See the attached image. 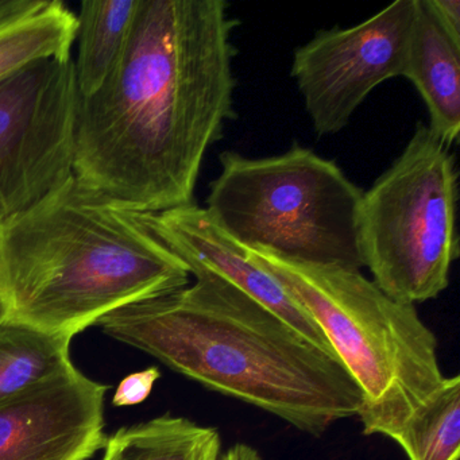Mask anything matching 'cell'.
<instances>
[{"mask_svg": "<svg viewBox=\"0 0 460 460\" xmlns=\"http://www.w3.org/2000/svg\"><path fill=\"white\" fill-rule=\"evenodd\" d=\"M160 378V368L155 366L130 374L118 385L112 403L120 408L139 405L149 398L155 382Z\"/></svg>", "mask_w": 460, "mask_h": 460, "instance_id": "cell-17", "label": "cell"}, {"mask_svg": "<svg viewBox=\"0 0 460 460\" xmlns=\"http://www.w3.org/2000/svg\"><path fill=\"white\" fill-rule=\"evenodd\" d=\"M414 12L416 0H397L352 28L317 31L295 50L290 76L317 136L343 130L378 85L403 77Z\"/></svg>", "mask_w": 460, "mask_h": 460, "instance_id": "cell-8", "label": "cell"}, {"mask_svg": "<svg viewBox=\"0 0 460 460\" xmlns=\"http://www.w3.org/2000/svg\"><path fill=\"white\" fill-rule=\"evenodd\" d=\"M109 386L76 367L0 402V460H88L104 448Z\"/></svg>", "mask_w": 460, "mask_h": 460, "instance_id": "cell-9", "label": "cell"}, {"mask_svg": "<svg viewBox=\"0 0 460 460\" xmlns=\"http://www.w3.org/2000/svg\"><path fill=\"white\" fill-rule=\"evenodd\" d=\"M71 341L0 317V402L72 370Z\"/></svg>", "mask_w": 460, "mask_h": 460, "instance_id": "cell-15", "label": "cell"}, {"mask_svg": "<svg viewBox=\"0 0 460 460\" xmlns=\"http://www.w3.org/2000/svg\"><path fill=\"white\" fill-rule=\"evenodd\" d=\"M441 28L460 45V0H427Z\"/></svg>", "mask_w": 460, "mask_h": 460, "instance_id": "cell-18", "label": "cell"}, {"mask_svg": "<svg viewBox=\"0 0 460 460\" xmlns=\"http://www.w3.org/2000/svg\"><path fill=\"white\" fill-rule=\"evenodd\" d=\"M39 0H0V21L36 6Z\"/></svg>", "mask_w": 460, "mask_h": 460, "instance_id": "cell-20", "label": "cell"}, {"mask_svg": "<svg viewBox=\"0 0 460 460\" xmlns=\"http://www.w3.org/2000/svg\"><path fill=\"white\" fill-rule=\"evenodd\" d=\"M207 211L243 247L312 265L360 271L358 209L363 192L333 161L293 144L288 152L219 155Z\"/></svg>", "mask_w": 460, "mask_h": 460, "instance_id": "cell-5", "label": "cell"}, {"mask_svg": "<svg viewBox=\"0 0 460 460\" xmlns=\"http://www.w3.org/2000/svg\"><path fill=\"white\" fill-rule=\"evenodd\" d=\"M145 225L72 177L0 222V317L74 339L104 316L190 285Z\"/></svg>", "mask_w": 460, "mask_h": 460, "instance_id": "cell-3", "label": "cell"}, {"mask_svg": "<svg viewBox=\"0 0 460 460\" xmlns=\"http://www.w3.org/2000/svg\"><path fill=\"white\" fill-rule=\"evenodd\" d=\"M139 0H85L77 15L79 53L75 61L80 98L101 88L128 42Z\"/></svg>", "mask_w": 460, "mask_h": 460, "instance_id": "cell-14", "label": "cell"}, {"mask_svg": "<svg viewBox=\"0 0 460 460\" xmlns=\"http://www.w3.org/2000/svg\"><path fill=\"white\" fill-rule=\"evenodd\" d=\"M225 0H139L128 42L96 93L80 98L75 177L118 206H195L209 147L236 119Z\"/></svg>", "mask_w": 460, "mask_h": 460, "instance_id": "cell-1", "label": "cell"}, {"mask_svg": "<svg viewBox=\"0 0 460 460\" xmlns=\"http://www.w3.org/2000/svg\"><path fill=\"white\" fill-rule=\"evenodd\" d=\"M75 61L44 58L0 82V222L75 176Z\"/></svg>", "mask_w": 460, "mask_h": 460, "instance_id": "cell-7", "label": "cell"}, {"mask_svg": "<svg viewBox=\"0 0 460 460\" xmlns=\"http://www.w3.org/2000/svg\"><path fill=\"white\" fill-rule=\"evenodd\" d=\"M393 440L409 460H459L460 376H446Z\"/></svg>", "mask_w": 460, "mask_h": 460, "instance_id": "cell-16", "label": "cell"}, {"mask_svg": "<svg viewBox=\"0 0 460 460\" xmlns=\"http://www.w3.org/2000/svg\"><path fill=\"white\" fill-rule=\"evenodd\" d=\"M141 217L155 236L187 265L190 276L214 274L226 279L279 314L312 343L335 354L300 304L268 270L247 257L243 247L214 222L206 208L195 204Z\"/></svg>", "mask_w": 460, "mask_h": 460, "instance_id": "cell-10", "label": "cell"}, {"mask_svg": "<svg viewBox=\"0 0 460 460\" xmlns=\"http://www.w3.org/2000/svg\"><path fill=\"white\" fill-rule=\"evenodd\" d=\"M403 77L427 107L428 128L451 147L460 133V45L441 28L427 0H416Z\"/></svg>", "mask_w": 460, "mask_h": 460, "instance_id": "cell-11", "label": "cell"}, {"mask_svg": "<svg viewBox=\"0 0 460 460\" xmlns=\"http://www.w3.org/2000/svg\"><path fill=\"white\" fill-rule=\"evenodd\" d=\"M96 325L207 389L309 435L359 411V387L338 355L214 274L123 306Z\"/></svg>", "mask_w": 460, "mask_h": 460, "instance_id": "cell-2", "label": "cell"}, {"mask_svg": "<svg viewBox=\"0 0 460 460\" xmlns=\"http://www.w3.org/2000/svg\"><path fill=\"white\" fill-rule=\"evenodd\" d=\"M243 249L311 316L359 387L363 433L393 440L446 378L438 339L414 305L393 300L360 271Z\"/></svg>", "mask_w": 460, "mask_h": 460, "instance_id": "cell-4", "label": "cell"}, {"mask_svg": "<svg viewBox=\"0 0 460 460\" xmlns=\"http://www.w3.org/2000/svg\"><path fill=\"white\" fill-rule=\"evenodd\" d=\"M77 37V17L58 0L0 21V82L34 61L69 58Z\"/></svg>", "mask_w": 460, "mask_h": 460, "instance_id": "cell-13", "label": "cell"}, {"mask_svg": "<svg viewBox=\"0 0 460 460\" xmlns=\"http://www.w3.org/2000/svg\"><path fill=\"white\" fill-rule=\"evenodd\" d=\"M222 460H262V456L254 447L236 443L223 451Z\"/></svg>", "mask_w": 460, "mask_h": 460, "instance_id": "cell-19", "label": "cell"}, {"mask_svg": "<svg viewBox=\"0 0 460 460\" xmlns=\"http://www.w3.org/2000/svg\"><path fill=\"white\" fill-rule=\"evenodd\" d=\"M102 460H110L109 455L104 454L103 457H102Z\"/></svg>", "mask_w": 460, "mask_h": 460, "instance_id": "cell-21", "label": "cell"}, {"mask_svg": "<svg viewBox=\"0 0 460 460\" xmlns=\"http://www.w3.org/2000/svg\"><path fill=\"white\" fill-rule=\"evenodd\" d=\"M103 449L110 460H222L225 451L217 428L172 414L120 428Z\"/></svg>", "mask_w": 460, "mask_h": 460, "instance_id": "cell-12", "label": "cell"}, {"mask_svg": "<svg viewBox=\"0 0 460 460\" xmlns=\"http://www.w3.org/2000/svg\"><path fill=\"white\" fill-rule=\"evenodd\" d=\"M456 160L419 122L400 157L363 192L358 241L373 282L408 305L432 300L459 258Z\"/></svg>", "mask_w": 460, "mask_h": 460, "instance_id": "cell-6", "label": "cell"}]
</instances>
